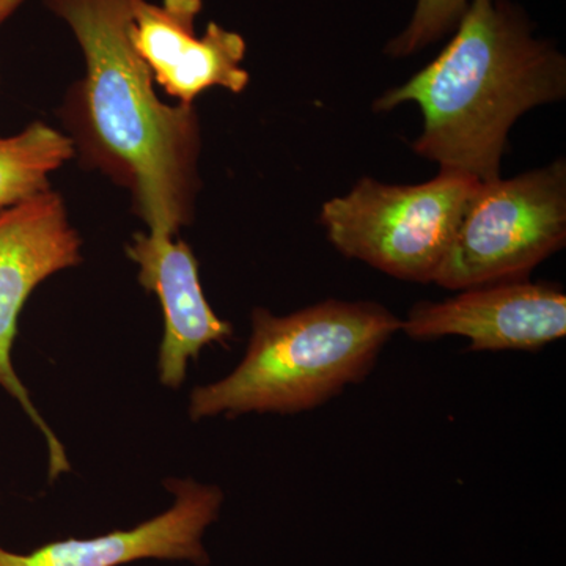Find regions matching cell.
I'll return each instance as SVG.
<instances>
[{
	"label": "cell",
	"mask_w": 566,
	"mask_h": 566,
	"mask_svg": "<svg viewBox=\"0 0 566 566\" xmlns=\"http://www.w3.org/2000/svg\"><path fill=\"white\" fill-rule=\"evenodd\" d=\"M80 43L85 74L62 117L82 163L132 193L148 232L177 237L192 222L200 189L199 115L167 104L129 36L136 0H44Z\"/></svg>",
	"instance_id": "6da1fadb"
},
{
	"label": "cell",
	"mask_w": 566,
	"mask_h": 566,
	"mask_svg": "<svg viewBox=\"0 0 566 566\" xmlns=\"http://www.w3.org/2000/svg\"><path fill=\"white\" fill-rule=\"evenodd\" d=\"M444 51L374 104L389 112L419 104L423 129L416 155L439 172L480 182L501 178L502 156L517 118L566 95V61L536 39L526 13L510 0H472Z\"/></svg>",
	"instance_id": "7a4b0ae2"
},
{
	"label": "cell",
	"mask_w": 566,
	"mask_h": 566,
	"mask_svg": "<svg viewBox=\"0 0 566 566\" xmlns=\"http://www.w3.org/2000/svg\"><path fill=\"white\" fill-rule=\"evenodd\" d=\"M401 318L374 301L327 300L289 315L252 312L241 363L189 395L193 422L311 411L374 370Z\"/></svg>",
	"instance_id": "3957f363"
},
{
	"label": "cell",
	"mask_w": 566,
	"mask_h": 566,
	"mask_svg": "<svg viewBox=\"0 0 566 566\" xmlns=\"http://www.w3.org/2000/svg\"><path fill=\"white\" fill-rule=\"evenodd\" d=\"M480 185L450 172L408 186L364 177L323 205L319 222L348 259L401 281L433 282Z\"/></svg>",
	"instance_id": "277c9868"
},
{
	"label": "cell",
	"mask_w": 566,
	"mask_h": 566,
	"mask_svg": "<svg viewBox=\"0 0 566 566\" xmlns=\"http://www.w3.org/2000/svg\"><path fill=\"white\" fill-rule=\"evenodd\" d=\"M565 243L566 164L558 159L509 180L482 182L433 283L461 292L527 281Z\"/></svg>",
	"instance_id": "5b68a950"
},
{
	"label": "cell",
	"mask_w": 566,
	"mask_h": 566,
	"mask_svg": "<svg viewBox=\"0 0 566 566\" xmlns=\"http://www.w3.org/2000/svg\"><path fill=\"white\" fill-rule=\"evenodd\" d=\"M81 262L82 241L57 192L50 189L0 211V386L43 436L51 482L71 471L69 453L33 405L28 387L14 370L11 353L22 308L32 293L51 275Z\"/></svg>",
	"instance_id": "8992f818"
},
{
	"label": "cell",
	"mask_w": 566,
	"mask_h": 566,
	"mask_svg": "<svg viewBox=\"0 0 566 566\" xmlns=\"http://www.w3.org/2000/svg\"><path fill=\"white\" fill-rule=\"evenodd\" d=\"M417 342L458 335L465 352H536L566 335V296L551 283L513 281L461 290L444 301H420L401 319Z\"/></svg>",
	"instance_id": "52a82bcc"
},
{
	"label": "cell",
	"mask_w": 566,
	"mask_h": 566,
	"mask_svg": "<svg viewBox=\"0 0 566 566\" xmlns=\"http://www.w3.org/2000/svg\"><path fill=\"white\" fill-rule=\"evenodd\" d=\"M164 486L172 494V505L137 526L59 539L25 554L0 545V566H123L140 560L210 565L205 535L221 516L223 491L193 479H167Z\"/></svg>",
	"instance_id": "ba28073f"
},
{
	"label": "cell",
	"mask_w": 566,
	"mask_h": 566,
	"mask_svg": "<svg viewBox=\"0 0 566 566\" xmlns=\"http://www.w3.org/2000/svg\"><path fill=\"white\" fill-rule=\"evenodd\" d=\"M202 0H136L129 36L153 81L181 104H193L200 93L221 87L245 91L243 69L248 44L240 33L210 22L197 35L196 21Z\"/></svg>",
	"instance_id": "9c48e42d"
},
{
	"label": "cell",
	"mask_w": 566,
	"mask_h": 566,
	"mask_svg": "<svg viewBox=\"0 0 566 566\" xmlns=\"http://www.w3.org/2000/svg\"><path fill=\"white\" fill-rule=\"evenodd\" d=\"M126 255L137 264V279L161 304L164 335L159 346V381L169 389L182 386L188 364L203 348L232 337V324L223 322L205 297L199 262L182 240L164 233L139 232Z\"/></svg>",
	"instance_id": "30bf717a"
},
{
	"label": "cell",
	"mask_w": 566,
	"mask_h": 566,
	"mask_svg": "<svg viewBox=\"0 0 566 566\" xmlns=\"http://www.w3.org/2000/svg\"><path fill=\"white\" fill-rule=\"evenodd\" d=\"M74 155L73 140L46 123L0 137V211L50 191V175Z\"/></svg>",
	"instance_id": "8fae6325"
},
{
	"label": "cell",
	"mask_w": 566,
	"mask_h": 566,
	"mask_svg": "<svg viewBox=\"0 0 566 566\" xmlns=\"http://www.w3.org/2000/svg\"><path fill=\"white\" fill-rule=\"evenodd\" d=\"M472 0H417L408 28L386 46L392 57H408L452 31Z\"/></svg>",
	"instance_id": "7c38bea8"
},
{
	"label": "cell",
	"mask_w": 566,
	"mask_h": 566,
	"mask_svg": "<svg viewBox=\"0 0 566 566\" xmlns=\"http://www.w3.org/2000/svg\"><path fill=\"white\" fill-rule=\"evenodd\" d=\"M24 2L25 0H0V25L6 24Z\"/></svg>",
	"instance_id": "4fadbf2b"
}]
</instances>
